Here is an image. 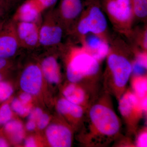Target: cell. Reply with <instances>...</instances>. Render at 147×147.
Segmentation results:
<instances>
[{
	"label": "cell",
	"mask_w": 147,
	"mask_h": 147,
	"mask_svg": "<svg viewBox=\"0 0 147 147\" xmlns=\"http://www.w3.org/2000/svg\"><path fill=\"white\" fill-rule=\"evenodd\" d=\"M41 21L39 29L40 47H55L61 43L65 28L56 10L50 8Z\"/></svg>",
	"instance_id": "cell-1"
},
{
	"label": "cell",
	"mask_w": 147,
	"mask_h": 147,
	"mask_svg": "<svg viewBox=\"0 0 147 147\" xmlns=\"http://www.w3.org/2000/svg\"><path fill=\"white\" fill-rule=\"evenodd\" d=\"M99 69L98 61L82 50L75 55L69 63L67 76L70 82L76 83L85 76L96 74Z\"/></svg>",
	"instance_id": "cell-2"
},
{
	"label": "cell",
	"mask_w": 147,
	"mask_h": 147,
	"mask_svg": "<svg viewBox=\"0 0 147 147\" xmlns=\"http://www.w3.org/2000/svg\"><path fill=\"white\" fill-rule=\"evenodd\" d=\"M107 26V20L102 10L97 6L94 5L80 19L77 24L76 30L82 35L93 34L100 36L106 30Z\"/></svg>",
	"instance_id": "cell-3"
},
{
	"label": "cell",
	"mask_w": 147,
	"mask_h": 147,
	"mask_svg": "<svg viewBox=\"0 0 147 147\" xmlns=\"http://www.w3.org/2000/svg\"><path fill=\"white\" fill-rule=\"evenodd\" d=\"M90 115L92 122L102 134L113 135L119 131L118 120L109 108L102 105H94L91 109Z\"/></svg>",
	"instance_id": "cell-4"
},
{
	"label": "cell",
	"mask_w": 147,
	"mask_h": 147,
	"mask_svg": "<svg viewBox=\"0 0 147 147\" xmlns=\"http://www.w3.org/2000/svg\"><path fill=\"white\" fill-rule=\"evenodd\" d=\"M107 13L112 21L120 27H127L131 24L133 13L131 0H105Z\"/></svg>",
	"instance_id": "cell-5"
},
{
	"label": "cell",
	"mask_w": 147,
	"mask_h": 147,
	"mask_svg": "<svg viewBox=\"0 0 147 147\" xmlns=\"http://www.w3.org/2000/svg\"><path fill=\"white\" fill-rule=\"evenodd\" d=\"M20 48L15 22L12 19L5 21L0 30V58L11 57Z\"/></svg>",
	"instance_id": "cell-6"
},
{
	"label": "cell",
	"mask_w": 147,
	"mask_h": 147,
	"mask_svg": "<svg viewBox=\"0 0 147 147\" xmlns=\"http://www.w3.org/2000/svg\"><path fill=\"white\" fill-rule=\"evenodd\" d=\"M41 22H15L16 34L21 48L34 49L40 47L39 29Z\"/></svg>",
	"instance_id": "cell-7"
},
{
	"label": "cell",
	"mask_w": 147,
	"mask_h": 147,
	"mask_svg": "<svg viewBox=\"0 0 147 147\" xmlns=\"http://www.w3.org/2000/svg\"><path fill=\"white\" fill-rule=\"evenodd\" d=\"M108 65L117 86L123 87L127 83L132 71V66L126 58L115 54L108 58Z\"/></svg>",
	"instance_id": "cell-8"
},
{
	"label": "cell",
	"mask_w": 147,
	"mask_h": 147,
	"mask_svg": "<svg viewBox=\"0 0 147 147\" xmlns=\"http://www.w3.org/2000/svg\"><path fill=\"white\" fill-rule=\"evenodd\" d=\"M42 75L39 66L35 64L28 66L21 76L20 85L21 88L30 94H36L41 88Z\"/></svg>",
	"instance_id": "cell-9"
},
{
	"label": "cell",
	"mask_w": 147,
	"mask_h": 147,
	"mask_svg": "<svg viewBox=\"0 0 147 147\" xmlns=\"http://www.w3.org/2000/svg\"><path fill=\"white\" fill-rule=\"evenodd\" d=\"M83 10L82 0H61L56 10L65 29L68 30Z\"/></svg>",
	"instance_id": "cell-10"
},
{
	"label": "cell",
	"mask_w": 147,
	"mask_h": 147,
	"mask_svg": "<svg viewBox=\"0 0 147 147\" xmlns=\"http://www.w3.org/2000/svg\"><path fill=\"white\" fill-rule=\"evenodd\" d=\"M43 12L34 0H26L17 8L11 19L15 22H39Z\"/></svg>",
	"instance_id": "cell-11"
},
{
	"label": "cell",
	"mask_w": 147,
	"mask_h": 147,
	"mask_svg": "<svg viewBox=\"0 0 147 147\" xmlns=\"http://www.w3.org/2000/svg\"><path fill=\"white\" fill-rule=\"evenodd\" d=\"M86 35L84 41V50L98 61L105 58L110 53L109 44L100 36L93 34Z\"/></svg>",
	"instance_id": "cell-12"
},
{
	"label": "cell",
	"mask_w": 147,
	"mask_h": 147,
	"mask_svg": "<svg viewBox=\"0 0 147 147\" xmlns=\"http://www.w3.org/2000/svg\"><path fill=\"white\" fill-rule=\"evenodd\" d=\"M46 135L52 146L69 147L71 146V132L65 127L59 125H51L47 127Z\"/></svg>",
	"instance_id": "cell-13"
},
{
	"label": "cell",
	"mask_w": 147,
	"mask_h": 147,
	"mask_svg": "<svg viewBox=\"0 0 147 147\" xmlns=\"http://www.w3.org/2000/svg\"><path fill=\"white\" fill-rule=\"evenodd\" d=\"M40 67L42 74L48 82L52 84H57L59 82V69L57 60L53 56L45 58Z\"/></svg>",
	"instance_id": "cell-14"
},
{
	"label": "cell",
	"mask_w": 147,
	"mask_h": 147,
	"mask_svg": "<svg viewBox=\"0 0 147 147\" xmlns=\"http://www.w3.org/2000/svg\"><path fill=\"white\" fill-rule=\"evenodd\" d=\"M58 110L61 113L68 114L75 118H80L83 114L82 108L77 104L72 103L65 99L58 101Z\"/></svg>",
	"instance_id": "cell-15"
},
{
	"label": "cell",
	"mask_w": 147,
	"mask_h": 147,
	"mask_svg": "<svg viewBox=\"0 0 147 147\" xmlns=\"http://www.w3.org/2000/svg\"><path fill=\"white\" fill-rule=\"evenodd\" d=\"M5 129L15 142H21L24 138L23 125L18 121L15 120L7 122L5 126Z\"/></svg>",
	"instance_id": "cell-16"
},
{
	"label": "cell",
	"mask_w": 147,
	"mask_h": 147,
	"mask_svg": "<svg viewBox=\"0 0 147 147\" xmlns=\"http://www.w3.org/2000/svg\"><path fill=\"white\" fill-rule=\"evenodd\" d=\"M63 95L67 100L77 105L82 103L85 98L83 90L74 84H71L66 88Z\"/></svg>",
	"instance_id": "cell-17"
},
{
	"label": "cell",
	"mask_w": 147,
	"mask_h": 147,
	"mask_svg": "<svg viewBox=\"0 0 147 147\" xmlns=\"http://www.w3.org/2000/svg\"><path fill=\"white\" fill-rule=\"evenodd\" d=\"M137 102L138 99L135 95L130 93L124 95L121 98L119 104L121 114L123 116H128Z\"/></svg>",
	"instance_id": "cell-18"
},
{
	"label": "cell",
	"mask_w": 147,
	"mask_h": 147,
	"mask_svg": "<svg viewBox=\"0 0 147 147\" xmlns=\"http://www.w3.org/2000/svg\"><path fill=\"white\" fill-rule=\"evenodd\" d=\"M133 15L138 18H144L147 15V0H131Z\"/></svg>",
	"instance_id": "cell-19"
},
{
	"label": "cell",
	"mask_w": 147,
	"mask_h": 147,
	"mask_svg": "<svg viewBox=\"0 0 147 147\" xmlns=\"http://www.w3.org/2000/svg\"><path fill=\"white\" fill-rule=\"evenodd\" d=\"M11 108L13 110L21 115H24L29 113L30 108L18 100L17 98H14L11 103Z\"/></svg>",
	"instance_id": "cell-20"
},
{
	"label": "cell",
	"mask_w": 147,
	"mask_h": 147,
	"mask_svg": "<svg viewBox=\"0 0 147 147\" xmlns=\"http://www.w3.org/2000/svg\"><path fill=\"white\" fill-rule=\"evenodd\" d=\"M134 90L139 97L144 96L147 92L146 79L141 78L135 81L134 84Z\"/></svg>",
	"instance_id": "cell-21"
},
{
	"label": "cell",
	"mask_w": 147,
	"mask_h": 147,
	"mask_svg": "<svg viewBox=\"0 0 147 147\" xmlns=\"http://www.w3.org/2000/svg\"><path fill=\"white\" fill-rule=\"evenodd\" d=\"M12 88L5 82H0V100L4 101L7 99L13 93Z\"/></svg>",
	"instance_id": "cell-22"
},
{
	"label": "cell",
	"mask_w": 147,
	"mask_h": 147,
	"mask_svg": "<svg viewBox=\"0 0 147 147\" xmlns=\"http://www.w3.org/2000/svg\"><path fill=\"white\" fill-rule=\"evenodd\" d=\"M11 113L8 104H4L0 108V125L7 123L11 118Z\"/></svg>",
	"instance_id": "cell-23"
},
{
	"label": "cell",
	"mask_w": 147,
	"mask_h": 147,
	"mask_svg": "<svg viewBox=\"0 0 147 147\" xmlns=\"http://www.w3.org/2000/svg\"><path fill=\"white\" fill-rule=\"evenodd\" d=\"M36 3L44 11L53 7L57 0H34Z\"/></svg>",
	"instance_id": "cell-24"
},
{
	"label": "cell",
	"mask_w": 147,
	"mask_h": 147,
	"mask_svg": "<svg viewBox=\"0 0 147 147\" xmlns=\"http://www.w3.org/2000/svg\"><path fill=\"white\" fill-rule=\"evenodd\" d=\"M42 115V110L38 108H36L34 109L30 113L29 115L30 120L34 121H38L40 117Z\"/></svg>",
	"instance_id": "cell-25"
},
{
	"label": "cell",
	"mask_w": 147,
	"mask_h": 147,
	"mask_svg": "<svg viewBox=\"0 0 147 147\" xmlns=\"http://www.w3.org/2000/svg\"><path fill=\"white\" fill-rule=\"evenodd\" d=\"M38 122V126L40 129L45 128L49 122V117L46 114H42Z\"/></svg>",
	"instance_id": "cell-26"
},
{
	"label": "cell",
	"mask_w": 147,
	"mask_h": 147,
	"mask_svg": "<svg viewBox=\"0 0 147 147\" xmlns=\"http://www.w3.org/2000/svg\"><path fill=\"white\" fill-rule=\"evenodd\" d=\"M9 10L5 0H0V19H3Z\"/></svg>",
	"instance_id": "cell-27"
},
{
	"label": "cell",
	"mask_w": 147,
	"mask_h": 147,
	"mask_svg": "<svg viewBox=\"0 0 147 147\" xmlns=\"http://www.w3.org/2000/svg\"><path fill=\"white\" fill-rule=\"evenodd\" d=\"M136 63L147 69V56L146 53H140L137 56Z\"/></svg>",
	"instance_id": "cell-28"
},
{
	"label": "cell",
	"mask_w": 147,
	"mask_h": 147,
	"mask_svg": "<svg viewBox=\"0 0 147 147\" xmlns=\"http://www.w3.org/2000/svg\"><path fill=\"white\" fill-rule=\"evenodd\" d=\"M146 69H147L140 65L136 62L132 67V70H133V72L135 74H138V75H142L144 74Z\"/></svg>",
	"instance_id": "cell-29"
},
{
	"label": "cell",
	"mask_w": 147,
	"mask_h": 147,
	"mask_svg": "<svg viewBox=\"0 0 147 147\" xmlns=\"http://www.w3.org/2000/svg\"><path fill=\"white\" fill-rule=\"evenodd\" d=\"M147 134L146 133H144L139 136L137 141V146L140 147H147Z\"/></svg>",
	"instance_id": "cell-30"
},
{
	"label": "cell",
	"mask_w": 147,
	"mask_h": 147,
	"mask_svg": "<svg viewBox=\"0 0 147 147\" xmlns=\"http://www.w3.org/2000/svg\"><path fill=\"white\" fill-rule=\"evenodd\" d=\"M20 98L21 99V101L24 104H26L29 102L31 99V96L30 93L25 92L22 94L20 95Z\"/></svg>",
	"instance_id": "cell-31"
},
{
	"label": "cell",
	"mask_w": 147,
	"mask_h": 147,
	"mask_svg": "<svg viewBox=\"0 0 147 147\" xmlns=\"http://www.w3.org/2000/svg\"><path fill=\"white\" fill-rule=\"evenodd\" d=\"M7 59L0 58V72H2L7 67L8 65Z\"/></svg>",
	"instance_id": "cell-32"
},
{
	"label": "cell",
	"mask_w": 147,
	"mask_h": 147,
	"mask_svg": "<svg viewBox=\"0 0 147 147\" xmlns=\"http://www.w3.org/2000/svg\"><path fill=\"white\" fill-rule=\"evenodd\" d=\"M25 146L26 147H36V144L35 142L34 139L32 137H29L26 139L25 142Z\"/></svg>",
	"instance_id": "cell-33"
},
{
	"label": "cell",
	"mask_w": 147,
	"mask_h": 147,
	"mask_svg": "<svg viewBox=\"0 0 147 147\" xmlns=\"http://www.w3.org/2000/svg\"><path fill=\"white\" fill-rule=\"evenodd\" d=\"M22 0H5L6 3L9 9L14 6L16 5Z\"/></svg>",
	"instance_id": "cell-34"
},
{
	"label": "cell",
	"mask_w": 147,
	"mask_h": 147,
	"mask_svg": "<svg viewBox=\"0 0 147 147\" xmlns=\"http://www.w3.org/2000/svg\"><path fill=\"white\" fill-rule=\"evenodd\" d=\"M36 123L34 121L30 120L26 125V128L28 130H32L35 128Z\"/></svg>",
	"instance_id": "cell-35"
},
{
	"label": "cell",
	"mask_w": 147,
	"mask_h": 147,
	"mask_svg": "<svg viewBox=\"0 0 147 147\" xmlns=\"http://www.w3.org/2000/svg\"><path fill=\"white\" fill-rule=\"evenodd\" d=\"M8 146V144L5 140L3 138H0V147H5Z\"/></svg>",
	"instance_id": "cell-36"
},
{
	"label": "cell",
	"mask_w": 147,
	"mask_h": 147,
	"mask_svg": "<svg viewBox=\"0 0 147 147\" xmlns=\"http://www.w3.org/2000/svg\"><path fill=\"white\" fill-rule=\"evenodd\" d=\"M142 108H144V109H147V98H145L144 100L142 101Z\"/></svg>",
	"instance_id": "cell-37"
},
{
	"label": "cell",
	"mask_w": 147,
	"mask_h": 147,
	"mask_svg": "<svg viewBox=\"0 0 147 147\" xmlns=\"http://www.w3.org/2000/svg\"><path fill=\"white\" fill-rule=\"evenodd\" d=\"M5 22V21L3 19H0V30L2 28Z\"/></svg>",
	"instance_id": "cell-38"
},
{
	"label": "cell",
	"mask_w": 147,
	"mask_h": 147,
	"mask_svg": "<svg viewBox=\"0 0 147 147\" xmlns=\"http://www.w3.org/2000/svg\"><path fill=\"white\" fill-rule=\"evenodd\" d=\"M2 78V72H0V81L1 80Z\"/></svg>",
	"instance_id": "cell-39"
}]
</instances>
